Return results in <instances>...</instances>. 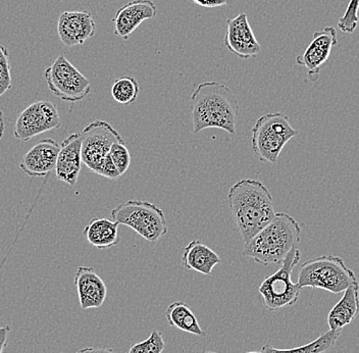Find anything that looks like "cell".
<instances>
[{"label": "cell", "instance_id": "1", "mask_svg": "<svg viewBox=\"0 0 359 353\" xmlns=\"http://www.w3.org/2000/svg\"><path fill=\"white\" fill-rule=\"evenodd\" d=\"M190 109L195 134L210 128L236 134L239 102L226 85L215 81L199 84L191 95Z\"/></svg>", "mask_w": 359, "mask_h": 353}, {"label": "cell", "instance_id": "2", "mask_svg": "<svg viewBox=\"0 0 359 353\" xmlns=\"http://www.w3.org/2000/svg\"><path fill=\"white\" fill-rule=\"evenodd\" d=\"M226 201L244 243L252 239L277 213L273 208V195L257 180L238 181L229 190Z\"/></svg>", "mask_w": 359, "mask_h": 353}, {"label": "cell", "instance_id": "3", "mask_svg": "<svg viewBox=\"0 0 359 353\" xmlns=\"http://www.w3.org/2000/svg\"><path fill=\"white\" fill-rule=\"evenodd\" d=\"M302 240V227L292 215L277 213L273 221L266 225L244 245L242 255L252 258L264 265L282 264L292 249Z\"/></svg>", "mask_w": 359, "mask_h": 353}, {"label": "cell", "instance_id": "4", "mask_svg": "<svg viewBox=\"0 0 359 353\" xmlns=\"http://www.w3.org/2000/svg\"><path fill=\"white\" fill-rule=\"evenodd\" d=\"M358 282L355 273L347 267L342 258L329 254L303 262L297 280L302 289H323L334 294L344 292Z\"/></svg>", "mask_w": 359, "mask_h": 353}, {"label": "cell", "instance_id": "5", "mask_svg": "<svg viewBox=\"0 0 359 353\" xmlns=\"http://www.w3.org/2000/svg\"><path fill=\"white\" fill-rule=\"evenodd\" d=\"M297 134L286 114L269 112L255 121L251 146L260 161L275 164L286 144Z\"/></svg>", "mask_w": 359, "mask_h": 353}, {"label": "cell", "instance_id": "6", "mask_svg": "<svg viewBox=\"0 0 359 353\" xmlns=\"http://www.w3.org/2000/svg\"><path fill=\"white\" fill-rule=\"evenodd\" d=\"M111 215L114 222L133 229L147 242L156 243L168 234L165 213L151 202L128 200L116 206Z\"/></svg>", "mask_w": 359, "mask_h": 353}, {"label": "cell", "instance_id": "7", "mask_svg": "<svg viewBox=\"0 0 359 353\" xmlns=\"http://www.w3.org/2000/svg\"><path fill=\"white\" fill-rule=\"evenodd\" d=\"M300 260L299 249H292L283 260L282 267L273 275L264 279L258 289L264 307L271 312L291 307L297 302L302 288L292 281L294 267Z\"/></svg>", "mask_w": 359, "mask_h": 353}, {"label": "cell", "instance_id": "8", "mask_svg": "<svg viewBox=\"0 0 359 353\" xmlns=\"http://www.w3.org/2000/svg\"><path fill=\"white\" fill-rule=\"evenodd\" d=\"M47 86L53 95L67 102H78L91 92L88 79L64 55L58 56L44 72Z\"/></svg>", "mask_w": 359, "mask_h": 353}, {"label": "cell", "instance_id": "9", "mask_svg": "<svg viewBox=\"0 0 359 353\" xmlns=\"http://www.w3.org/2000/svg\"><path fill=\"white\" fill-rule=\"evenodd\" d=\"M82 161L91 172L101 174L103 166L111 159L112 144L123 141L111 124L103 120L90 123L82 132Z\"/></svg>", "mask_w": 359, "mask_h": 353}, {"label": "cell", "instance_id": "10", "mask_svg": "<svg viewBox=\"0 0 359 353\" xmlns=\"http://www.w3.org/2000/svg\"><path fill=\"white\" fill-rule=\"evenodd\" d=\"M60 126V116L55 103L49 100H38L18 116L13 134L15 138L27 142L37 135L57 129Z\"/></svg>", "mask_w": 359, "mask_h": 353}, {"label": "cell", "instance_id": "11", "mask_svg": "<svg viewBox=\"0 0 359 353\" xmlns=\"http://www.w3.org/2000/svg\"><path fill=\"white\" fill-rule=\"evenodd\" d=\"M224 45L226 48L242 60L255 58L262 51L252 28L249 24L246 13H241L226 21V31L224 35Z\"/></svg>", "mask_w": 359, "mask_h": 353}, {"label": "cell", "instance_id": "12", "mask_svg": "<svg viewBox=\"0 0 359 353\" xmlns=\"http://www.w3.org/2000/svg\"><path fill=\"white\" fill-rule=\"evenodd\" d=\"M337 44V31L334 27H325L324 30L313 34V41L306 51L296 58L298 65L306 67L309 81L318 80L320 67L329 60L332 49Z\"/></svg>", "mask_w": 359, "mask_h": 353}, {"label": "cell", "instance_id": "13", "mask_svg": "<svg viewBox=\"0 0 359 353\" xmlns=\"http://www.w3.org/2000/svg\"><path fill=\"white\" fill-rule=\"evenodd\" d=\"M95 32L96 22L88 11H65L58 18V36L67 47L84 44Z\"/></svg>", "mask_w": 359, "mask_h": 353}, {"label": "cell", "instance_id": "14", "mask_svg": "<svg viewBox=\"0 0 359 353\" xmlns=\"http://www.w3.org/2000/svg\"><path fill=\"white\" fill-rule=\"evenodd\" d=\"M157 8L152 0H133L116 11L112 22L114 35L128 40L146 20L156 17Z\"/></svg>", "mask_w": 359, "mask_h": 353}, {"label": "cell", "instance_id": "15", "mask_svg": "<svg viewBox=\"0 0 359 353\" xmlns=\"http://www.w3.org/2000/svg\"><path fill=\"white\" fill-rule=\"evenodd\" d=\"M60 145L53 139H42L22 157L20 168L30 177H45L55 170Z\"/></svg>", "mask_w": 359, "mask_h": 353}, {"label": "cell", "instance_id": "16", "mask_svg": "<svg viewBox=\"0 0 359 353\" xmlns=\"http://www.w3.org/2000/svg\"><path fill=\"white\" fill-rule=\"evenodd\" d=\"M82 164V135L74 133L60 144L55 166L56 178L67 185L75 186Z\"/></svg>", "mask_w": 359, "mask_h": 353}, {"label": "cell", "instance_id": "17", "mask_svg": "<svg viewBox=\"0 0 359 353\" xmlns=\"http://www.w3.org/2000/svg\"><path fill=\"white\" fill-rule=\"evenodd\" d=\"M81 309H100L104 303L107 295V288L100 275L92 267L81 265L75 275Z\"/></svg>", "mask_w": 359, "mask_h": 353}, {"label": "cell", "instance_id": "18", "mask_svg": "<svg viewBox=\"0 0 359 353\" xmlns=\"http://www.w3.org/2000/svg\"><path fill=\"white\" fill-rule=\"evenodd\" d=\"M221 262L219 254L199 240L191 241L182 255V264L185 269L205 276L212 275L213 269Z\"/></svg>", "mask_w": 359, "mask_h": 353}, {"label": "cell", "instance_id": "19", "mask_svg": "<svg viewBox=\"0 0 359 353\" xmlns=\"http://www.w3.org/2000/svg\"><path fill=\"white\" fill-rule=\"evenodd\" d=\"M359 312V283L348 287L342 298L327 316L330 330H342L358 317Z\"/></svg>", "mask_w": 359, "mask_h": 353}, {"label": "cell", "instance_id": "20", "mask_svg": "<svg viewBox=\"0 0 359 353\" xmlns=\"http://www.w3.org/2000/svg\"><path fill=\"white\" fill-rule=\"evenodd\" d=\"M118 226H120L118 222L105 219V218L93 219L85 227L83 235L95 248H111L120 242Z\"/></svg>", "mask_w": 359, "mask_h": 353}, {"label": "cell", "instance_id": "21", "mask_svg": "<svg viewBox=\"0 0 359 353\" xmlns=\"http://www.w3.org/2000/svg\"><path fill=\"white\" fill-rule=\"evenodd\" d=\"M165 318L168 325L178 328L183 332L190 333L196 336H206V332L199 325V321L191 310L189 305L183 301L172 303L165 310Z\"/></svg>", "mask_w": 359, "mask_h": 353}, {"label": "cell", "instance_id": "22", "mask_svg": "<svg viewBox=\"0 0 359 353\" xmlns=\"http://www.w3.org/2000/svg\"><path fill=\"white\" fill-rule=\"evenodd\" d=\"M341 330H329L323 333L318 339L313 342L305 344L300 347L292 349H280L271 345H264L262 348V353H324L327 352L332 346L335 345L336 341L340 336Z\"/></svg>", "mask_w": 359, "mask_h": 353}, {"label": "cell", "instance_id": "23", "mask_svg": "<svg viewBox=\"0 0 359 353\" xmlns=\"http://www.w3.org/2000/svg\"><path fill=\"white\" fill-rule=\"evenodd\" d=\"M140 87L138 81L131 76L116 79L111 86V96L118 103L129 105L138 98Z\"/></svg>", "mask_w": 359, "mask_h": 353}, {"label": "cell", "instance_id": "24", "mask_svg": "<svg viewBox=\"0 0 359 353\" xmlns=\"http://www.w3.org/2000/svg\"><path fill=\"white\" fill-rule=\"evenodd\" d=\"M165 348L163 335L157 330H154L146 340L134 344L127 353H163Z\"/></svg>", "mask_w": 359, "mask_h": 353}, {"label": "cell", "instance_id": "25", "mask_svg": "<svg viewBox=\"0 0 359 353\" xmlns=\"http://www.w3.org/2000/svg\"><path fill=\"white\" fill-rule=\"evenodd\" d=\"M109 155H111L112 163L116 166V170L122 177L131 165V154L126 146L125 141H118V142L112 144Z\"/></svg>", "mask_w": 359, "mask_h": 353}, {"label": "cell", "instance_id": "26", "mask_svg": "<svg viewBox=\"0 0 359 353\" xmlns=\"http://www.w3.org/2000/svg\"><path fill=\"white\" fill-rule=\"evenodd\" d=\"M359 0H350L344 15L339 19L338 28L343 33L351 34L359 24Z\"/></svg>", "mask_w": 359, "mask_h": 353}, {"label": "cell", "instance_id": "27", "mask_svg": "<svg viewBox=\"0 0 359 353\" xmlns=\"http://www.w3.org/2000/svg\"><path fill=\"white\" fill-rule=\"evenodd\" d=\"M10 53L0 44V96L11 89Z\"/></svg>", "mask_w": 359, "mask_h": 353}, {"label": "cell", "instance_id": "28", "mask_svg": "<svg viewBox=\"0 0 359 353\" xmlns=\"http://www.w3.org/2000/svg\"><path fill=\"white\" fill-rule=\"evenodd\" d=\"M195 4L202 8H219V6H229L232 4V0H192Z\"/></svg>", "mask_w": 359, "mask_h": 353}, {"label": "cell", "instance_id": "29", "mask_svg": "<svg viewBox=\"0 0 359 353\" xmlns=\"http://www.w3.org/2000/svg\"><path fill=\"white\" fill-rule=\"evenodd\" d=\"M10 331L11 328L8 326L0 327V353H4V349L8 343V335Z\"/></svg>", "mask_w": 359, "mask_h": 353}, {"label": "cell", "instance_id": "30", "mask_svg": "<svg viewBox=\"0 0 359 353\" xmlns=\"http://www.w3.org/2000/svg\"><path fill=\"white\" fill-rule=\"evenodd\" d=\"M76 353H116L109 348L86 347L78 350Z\"/></svg>", "mask_w": 359, "mask_h": 353}, {"label": "cell", "instance_id": "31", "mask_svg": "<svg viewBox=\"0 0 359 353\" xmlns=\"http://www.w3.org/2000/svg\"><path fill=\"white\" fill-rule=\"evenodd\" d=\"M4 130H6V125H4V112L0 109V140L4 137Z\"/></svg>", "mask_w": 359, "mask_h": 353}, {"label": "cell", "instance_id": "32", "mask_svg": "<svg viewBox=\"0 0 359 353\" xmlns=\"http://www.w3.org/2000/svg\"><path fill=\"white\" fill-rule=\"evenodd\" d=\"M246 353H262V352H246Z\"/></svg>", "mask_w": 359, "mask_h": 353}, {"label": "cell", "instance_id": "33", "mask_svg": "<svg viewBox=\"0 0 359 353\" xmlns=\"http://www.w3.org/2000/svg\"><path fill=\"white\" fill-rule=\"evenodd\" d=\"M203 353H217V352H204Z\"/></svg>", "mask_w": 359, "mask_h": 353}, {"label": "cell", "instance_id": "34", "mask_svg": "<svg viewBox=\"0 0 359 353\" xmlns=\"http://www.w3.org/2000/svg\"><path fill=\"white\" fill-rule=\"evenodd\" d=\"M60 353H62V352H60Z\"/></svg>", "mask_w": 359, "mask_h": 353}]
</instances>
